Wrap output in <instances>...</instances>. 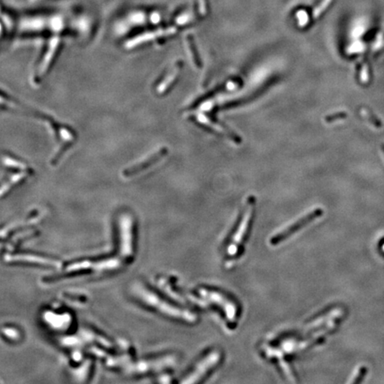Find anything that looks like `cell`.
<instances>
[{
  "mask_svg": "<svg viewBox=\"0 0 384 384\" xmlns=\"http://www.w3.org/2000/svg\"><path fill=\"white\" fill-rule=\"evenodd\" d=\"M140 296L146 303L155 307L164 314L167 315L172 318L181 319V321L187 322V323H190V324L197 322L198 317L194 313H192L191 311L174 306L166 301L160 299L159 296H156L148 290L142 289L140 291Z\"/></svg>",
  "mask_w": 384,
  "mask_h": 384,
  "instance_id": "6da1fadb",
  "label": "cell"
},
{
  "mask_svg": "<svg viewBox=\"0 0 384 384\" xmlns=\"http://www.w3.org/2000/svg\"><path fill=\"white\" fill-rule=\"evenodd\" d=\"M255 200L254 197H249L247 201L244 214L240 220L236 232L234 233L232 238L230 240L229 247L227 248V255L229 256H235L238 253L240 246L243 243L245 236L248 231V228L251 222L253 213L255 210Z\"/></svg>",
  "mask_w": 384,
  "mask_h": 384,
  "instance_id": "7a4b0ae2",
  "label": "cell"
},
{
  "mask_svg": "<svg viewBox=\"0 0 384 384\" xmlns=\"http://www.w3.org/2000/svg\"><path fill=\"white\" fill-rule=\"evenodd\" d=\"M322 213L323 212H322L321 209L318 208V209L311 211L309 214L303 215L301 218L298 219L296 222L288 225L284 229H282L280 231L276 233L274 236H271L270 239V244L272 245V246L280 244L284 240L287 239L290 236H292L295 233L299 231L300 229H303V227L310 224V222H313L315 219L321 216Z\"/></svg>",
  "mask_w": 384,
  "mask_h": 384,
  "instance_id": "3957f363",
  "label": "cell"
},
{
  "mask_svg": "<svg viewBox=\"0 0 384 384\" xmlns=\"http://www.w3.org/2000/svg\"><path fill=\"white\" fill-rule=\"evenodd\" d=\"M222 359V354L218 351H213L197 365L193 372L189 373L186 379L181 380V383L191 384L199 382L209 373L211 370L218 365Z\"/></svg>",
  "mask_w": 384,
  "mask_h": 384,
  "instance_id": "277c9868",
  "label": "cell"
},
{
  "mask_svg": "<svg viewBox=\"0 0 384 384\" xmlns=\"http://www.w3.org/2000/svg\"><path fill=\"white\" fill-rule=\"evenodd\" d=\"M200 294L205 299H207L212 303H215L216 305H218L220 308H222V311L224 312L226 318L229 319V321H236L237 308L236 304L233 303L231 300H229L227 296L222 295V293L210 290L207 288L200 289Z\"/></svg>",
  "mask_w": 384,
  "mask_h": 384,
  "instance_id": "5b68a950",
  "label": "cell"
},
{
  "mask_svg": "<svg viewBox=\"0 0 384 384\" xmlns=\"http://www.w3.org/2000/svg\"><path fill=\"white\" fill-rule=\"evenodd\" d=\"M167 149L162 148L159 150V152H155L152 154L148 159H144L143 161L137 163L135 166H131L129 168L126 169L125 174L126 176H133L134 174H139L144 172V170L148 169L150 167L156 165L159 163L161 159H164L167 154Z\"/></svg>",
  "mask_w": 384,
  "mask_h": 384,
  "instance_id": "8992f818",
  "label": "cell"
},
{
  "mask_svg": "<svg viewBox=\"0 0 384 384\" xmlns=\"http://www.w3.org/2000/svg\"><path fill=\"white\" fill-rule=\"evenodd\" d=\"M199 119H200L201 124H203L204 126H208L209 128L213 129V131H214L215 133L222 134L223 136L229 138V140H232L235 143L239 144L241 142V138L237 136L236 133L232 132L231 130L229 129V127L222 126L221 124L213 122L212 120L204 117L202 115L199 116Z\"/></svg>",
  "mask_w": 384,
  "mask_h": 384,
  "instance_id": "52a82bcc",
  "label": "cell"
},
{
  "mask_svg": "<svg viewBox=\"0 0 384 384\" xmlns=\"http://www.w3.org/2000/svg\"><path fill=\"white\" fill-rule=\"evenodd\" d=\"M181 68H182V63H181V61H179V62L174 65V67L173 68V70H172L170 73L166 76L165 80H163L162 83L159 85V88H158L159 92H161V93H162V92H166V90H168V89L170 88L171 85L174 84L175 80H176V78H177L179 74H180Z\"/></svg>",
  "mask_w": 384,
  "mask_h": 384,
  "instance_id": "ba28073f",
  "label": "cell"
},
{
  "mask_svg": "<svg viewBox=\"0 0 384 384\" xmlns=\"http://www.w3.org/2000/svg\"><path fill=\"white\" fill-rule=\"evenodd\" d=\"M187 41H188V49H189V52H190V54H191L193 63H194V64H195V66L198 67V68H201V67H202V62H201V59H200V55H199V52H198V50H197L196 45H195V44H194L193 38H192L191 37H188V38H187Z\"/></svg>",
  "mask_w": 384,
  "mask_h": 384,
  "instance_id": "9c48e42d",
  "label": "cell"
},
{
  "mask_svg": "<svg viewBox=\"0 0 384 384\" xmlns=\"http://www.w3.org/2000/svg\"><path fill=\"white\" fill-rule=\"evenodd\" d=\"M330 2H331V0H325V1L322 3L321 6H319V7H318V8H317L316 10H315V18L318 17V16L320 15V14H321L322 12L325 10V8H326V7H328V5L330 4Z\"/></svg>",
  "mask_w": 384,
  "mask_h": 384,
  "instance_id": "30bf717a",
  "label": "cell"
}]
</instances>
